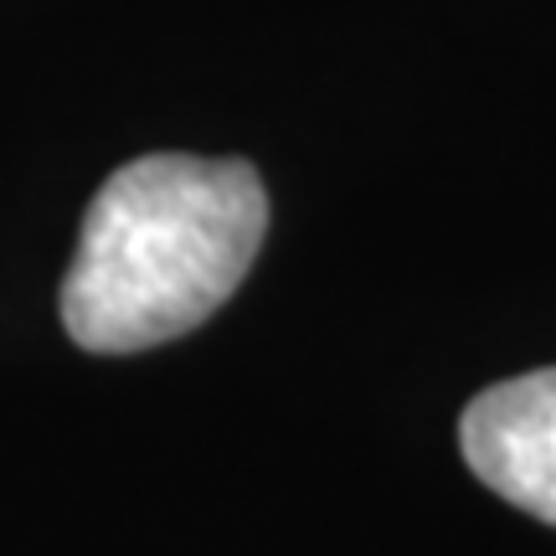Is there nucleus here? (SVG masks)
<instances>
[{
	"instance_id": "2",
	"label": "nucleus",
	"mask_w": 556,
	"mask_h": 556,
	"mask_svg": "<svg viewBox=\"0 0 556 556\" xmlns=\"http://www.w3.org/2000/svg\"><path fill=\"white\" fill-rule=\"evenodd\" d=\"M458 448L500 500L556 526V366L479 392L458 417Z\"/></svg>"
},
{
	"instance_id": "1",
	"label": "nucleus",
	"mask_w": 556,
	"mask_h": 556,
	"mask_svg": "<svg viewBox=\"0 0 556 556\" xmlns=\"http://www.w3.org/2000/svg\"><path fill=\"white\" fill-rule=\"evenodd\" d=\"M263 232L268 191L248 160H129L99 186L78 227L62 325L99 356L165 345L238 294Z\"/></svg>"
}]
</instances>
